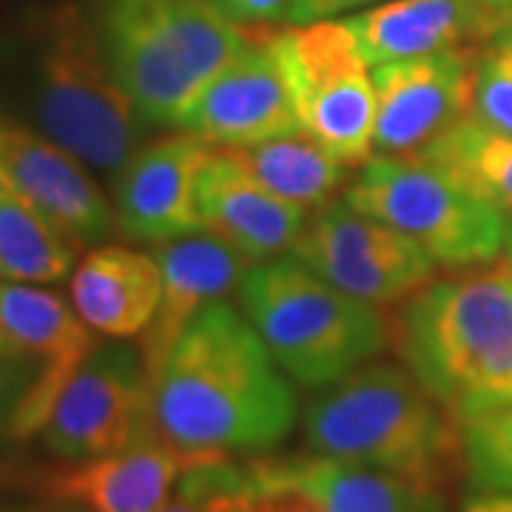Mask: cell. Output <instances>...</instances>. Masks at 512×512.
Listing matches in <instances>:
<instances>
[{"mask_svg":"<svg viewBox=\"0 0 512 512\" xmlns=\"http://www.w3.org/2000/svg\"><path fill=\"white\" fill-rule=\"evenodd\" d=\"M151 430L205 456L271 453L296 424V390L245 313L228 302L194 316L148 370Z\"/></svg>","mask_w":512,"mask_h":512,"instance_id":"obj_1","label":"cell"},{"mask_svg":"<svg viewBox=\"0 0 512 512\" xmlns=\"http://www.w3.org/2000/svg\"><path fill=\"white\" fill-rule=\"evenodd\" d=\"M0 83L29 126L97 174L114 177L143 146L148 126L111 77L92 15L74 3L37 9L0 37Z\"/></svg>","mask_w":512,"mask_h":512,"instance_id":"obj_2","label":"cell"},{"mask_svg":"<svg viewBox=\"0 0 512 512\" xmlns=\"http://www.w3.org/2000/svg\"><path fill=\"white\" fill-rule=\"evenodd\" d=\"M390 339L458 424L512 402V271L476 265L430 279L404 299Z\"/></svg>","mask_w":512,"mask_h":512,"instance_id":"obj_3","label":"cell"},{"mask_svg":"<svg viewBox=\"0 0 512 512\" xmlns=\"http://www.w3.org/2000/svg\"><path fill=\"white\" fill-rule=\"evenodd\" d=\"M89 15L111 77L148 128H180L254 37L214 0H94Z\"/></svg>","mask_w":512,"mask_h":512,"instance_id":"obj_4","label":"cell"},{"mask_svg":"<svg viewBox=\"0 0 512 512\" xmlns=\"http://www.w3.org/2000/svg\"><path fill=\"white\" fill-rule=\"evenodd\" d=\"M305 441L319 456L444 490L461 464V424L399 365H362L305 410Z\"/></svg>","mask_w":512,"mask_h":512,"instance_id":"obj_5","label":"cell"},{"mask_svg":"<svg viewBox=\"0 0 512 512\" xmlns=\"http://www.w3.org/2000/svg\"><path fill=\"white\" fill-rule=\"evenodd\" d=\"M237 296L276 365L308 390L345 379L387 345L382 313L333 288L293 254L256 262Z\"/></svg>","mask_w":512,"mask_h":512,"instance_id":"obj_6","label":"cell"},{"mask_svg":"<svg viewBox=\"0 0 512 512\" xmlns=\"http://www.w3.org/2000/svg\"><path fill=\"white\" fill-rule=\"evenodd\" d=\"M345 202L413 239L441 268L490 265L504 251L510 217L421 157H373Z\"/></svg>","mask_w":512,"mask_h":512,"instance_id":"obj_7","label":"cell"},{"mask_svg":"<svg viewBox=\"0 0 512 512\" xmlns=\"http://www.w3.org/2000/svg\"><path fill=\"white\" fill-rule=\"evenodd\" d=\"M299 128L345 168L373 160L376 86L345 20L293 23L274 32Z\"/></svg>","mask_w":512,"mask_h":512,"instance_id":"obj_8","label":"cell"},{"mask_svg":"<svg viewBox=\"0 0 512 512\" xmlns=\"http://www.w3.org/2000/svg\"><path fill=\"white\" fill-rule=\"evenodd\" d=\"M151 430L148 367L137 345L106 339L52 404L37 439L63 464L123 450Z\"/></svg>","mask_w":512,"mask_h":512,"instance_id":"obj_9","label":"cell"},{"mask_svg":"<svg viewBox=\"0 0 512 512\" xmlns=\"http://www.w3.org/2000/svg\"><path fill=\"white\" fill-rule=\"evenodd\" d=\"M251 512H447L444 490L319 453L237 461Z\"/></svg>","mask_w":512,"mask_h":512,"instance_id":"obj_10","label":"cell"},{"mask_svg":"<svg viewBox=\"0 0 512 512\" xmlns=\"http://www.w3.org/2000/svg\"><path fill=\"white\" fill-rule=\"evenodd\" d=\"M291 254L333 288L373 308L413 296L436 271V262L413 239L348 202L319 208Z\"/></svg>","mask_w":512,"mask_h":512,"instance_id":"obj_11","label":"cell"},{"mask_svg":"<svg viewBox=\"0 0 512 512\" xmlns=\"http://www.w3.org/2000/svg\"><path fill=\"white\" fill-rule=\"evenodd\" d=\"M478 49L393 60L373 69L379 157H419L473 111Z\"/></svg>","mask_w":512,"mask_h":512,"instance_id":"obj_12","label":"cell"},{"mask_svg":"<svg viewBox=\"0 0 512 512\" xmlns=\"http://www.w3.org/2000/svg\"><path fill=\"white\" fill-rule=\"evenodd\" d=\"M0 336L32 370V387L15 416V439H32L100 336L60 293L18 282H0Z\"/></svg>","mask_w":512,"mask_h":512,"instance_id":"obj_13","label":"cell"},{"mask_svg":"<svg viewBox=\"0 0 512 512\" xmlns=\"http://www.w3.org/2000/svg\"><path fill=\"white\" fill-rule=\"evenodd\" d=\"M0 171L3 183L80 248L100 245L117 231L114 205L94 183L89 165L15 117H0Z\"/></svg>","mask_w":512,"mask_h":512,"instance_id":"obj_14","label":"cell"},{"mask_svg":"<svg viewBox=\"0 0 512 512\" xmlns=\"http://www.w3.org/2000/svg\"><path fill=\"white\" fill-rule=\"evenodd\" d=\"M180 131L214 148L251 146L302 131L274 32H254L251 43L191 103Z\"/></svg>","mask_w":512,"mask_h":512,"instance_id":"obj_15","label":"cell"},{"mask_svg":"<svg viewBox=\"0 0 512 512\" xmlns=\"http://www.w3.org/2000/svg\"><path fill=\"white\" fill-rule=\"evenodd\" d=\"M214 151L188 131L137 148L111 180L117 228L151 245L202 231L197 177Z\"/></svg>","mask_w":512,"mask_h":512,"instance_id":"obj_16","label":"cell"},{"mask_svg":"<svg viewBox=\"0 0 512 512\" xmlns=\"http://www.w3.org/2000/svg\"><path fill=\"white\" fill-rule=\"evenodd\" d=\"M217 458L228 456L188 453L148 433L109 456L60 461L57 470L43 476L40 493L83 512H160L191 470Z\"/></svg>","mask_w":512,"mask_h":512,"instance_id":"obj_17","label":"cell"},{"mask_svg":"<svg viewBox=\"0 0 512 512\" xmlns=\"http://www.w3.org/2000/svg\"><path fill=\"white\" fill-rule=\"evenodd\" d=\"M370 66L478 49L512 29V9L484 0H384L345 18Z\"/></svg>","mask_w":512,"mask_h":512,"instance_id":"obj_18","label":"cell"},{"mask_svg":"<svg viewBox=\"0 0 512 512\" xmlns=\"http://www.w3.org/2000/svg\"><path fill=\"white\" fill-rule=\"evenodd\" d=\"M151 254L160 265L163 296L154 322L137 345L148 370L163 362L165 353L194 316H200L214 302H225L228 293H237L245 274L256 265L245 254H239L234 245L208 231L160 242Z\"/></svg>","mask_w":512,"mask_h":512,"instance_id":"obj_19","label":"cell"},{"mask_svg":"<svg viewBox=\"0 0 512 512\" xmlns=\"http://www.w3.org/2000/svg\"><path fill=\"white\" fill-rule=\"evenodd\" d=\"M197 211L202 231L234 245L251 262L291 254L311 220V211L279 200L222 151H214L197 177Z\"/></svg>","mask_w":512,"mask_h":512,"instance_id":"obj_20","label":"cell"},{"mask_svg":"<svg viewBox=\"0 0 512 512\" xmlns=\"http://www.w3.org/2000/svg\"><path fill=\"white\" fill-rule=\"evenodd\" d=\"M163 296V276L154 254L126 245H97L72 274V305L100 336L128 342L154 322Z\"/></svg>","mask_w":512,"mask_h":512,"instance_id":"obj_21","label":"cell"},{"mask_svg":"<svg viewBox=\"0 0 512 512\" xmlns=\"http://www.w3.org/2000/svg\"><path fill=\"white\" fill-rule=\"evenodd\" d=\"M217 151L231 157L251 180L279 200L293 202L305 211L325 208L345 177V165L305 131Z\"/></svg>","mask_w":512,"mask_h":512,"instance_id":"obj_22","label":"cell"},{"mask_svg":"<svg viewBox=\"0 0 512 512\" xmlns=\"http://www.w3.org/2000/svg\"><path fill=\"white\" fill-rule=\"evenodd\" d=\"M83 248L49 222L32 202L0 185V279L52 285L74 274Z\"/></svg>","mask_w":512,"mask_h":512,"instance_id":"obj_23","label":"cell"},{"mask_svg":"<svg viewBox=\"0 0 512 512\" xmlns=\"http://www.w3.org/2000/svg\"><path fill=\"white\" fill-rule=\"evenodd\" d=\"M419 157L447 168L478 197L512 217V137L467 117Z\"/></svg>","mask_w":512,"mask_h":512,"instance_id":"obj_24","label":"cell"},{"mask_svg":"<svg viewBox=\"0 0 512 512\" xmlns=\"http://www.w3.org/2000/svg\"><path fill=\"white\" fill-rule=\"evenodd\" d=\"M461 464L476 493H512V402L461 424Z\"/></svg>","mask_w":512,"mask_h":512,"instance_id":"obj_25","label":"cell"},{"mask_svg":"<svg viewBox=\"0 0 512 512\" xmlns=\"http://www.w3.org/2000/svg\"><path fill=\"white\" fill-rule=\"evenodd\" d=\"M470 117L512 137V29L478 49Z\"/></svg>","mask_w":512,"mask_h":512,"instance_id":"obj_26","label":"cell"},{"mask_svg":"<svg viewBox=\"0 0 512 512\" xmlns=\"http://www.w3.org/2000/svg\"><path fill=\"white\" fill-rule=\"evenodd\" d=\"M160 512H251L234 458L200 464L183 478L174 498Z\"/></svg>","mask_w":512,"mask_h":512,"instance_id":"obj_27","label":"cell"},{"mask_svg":"<svg viewBox=\"0 0 512 512\" xmlns=\"http://www.w3.org/2000/svg\"><path fill=\"white\" fill-rule=\"evenodd\" d=\"M32 387V370L12 350H0V436L15 439V416Z\"/></svg>","mask_w":512,"mask_h":512,"instance_id":"obj_28","label":"cell"},{"mask_svg":"<svg viewBox=\"0 0 512 512\" xmlns=\"http://www.w3.org/2000/svg\"><path fill=\"white\" fill-rule=\"evenodd\" d=\"M214 3L239 23H276V20H291L296 0H214Z\"/></svg>","mask_w":512,"mask_h":512,"instance_id":"obj_29","label":"cell"},{"mask_svg":"<svg viewBox=\"0 0 512 512\" xmlns=\"http://www.w3.org/2000/svg\"><path fill=\"white\" fill-rule=\"evenodd\" d=\"M382 0H296L291 12V23H316V20H330L345 12H356Z\"/></svg>","mask_w":512,"mask_h":512,"instance_id":"obj_30","label":"cell"},{"mask_svg":"<svg viewBox=\"0 0 512 512\" xmlns=\"http://www.w3.org/2000/svg\"><path fill=\"white\" fill-rule=\"evenodd\" d=\"M458 512H512V493H473Z\"/></svg>","mask_w":512,"mask_h":512,"instance_id":"obj_31","label":"cell"},{"mask_svg":"<svg viewBox=\"0 0 512 512\" xmlns=\"http://www.w3.org/2000/svg\"><path fill=\"white\" fill-rule=\"evenodd\" d=\"M0 512H83L74 504L66 501H55V498H32V501H9V504H0Z\"/></svg>","mask_w":512,"mask_h":512,"instance_id":"obj_32","label":"cell"},{"mask_svg":"<svg viewBox=\"0 0 512 512\" xmlns=\"http://www.w3.org/2000/svg\"><path fill=\"white\" fill-rule=\"evenodd\" d=\"M504 254H507V268L512 271V217L507 220V237H504Z\"/></svg>","mask_w":512,"mask_h":512,"instance_id":"obj_33","label":"cell"},{"mask_svg":"<svg viewBox=\"0 0 512 512\" xmlns=\"http://www.w3.org/2000/svg\"><path fill=\"white\" fill-rule=\"evenodd\" d=\"M484 3H490L495 9H512V0H484Z\"/></svg>","mask_w":512,"mask_h":512,"instance_id":"obj_34","label":"cell"},{"mask_svg":"<svg viewBox=\"0 0 512 512\" xmlns=\"http://www.w3.org/2000/svg\"><path fill=\"white\" fill-rule=\"evenodd\" d=\"M0 282H3V279H0ZM0 350H9L6 345H3V336H0Z\"/></svg>","mask_w":512,"mask_h":512,"instance_id":"obj_35","label":"cell"},{"mask_svg":"<svg viewBox=\"0 0 512 512\" xmlns=\"http://www.w3.org/2000/svg\"><path fill=\"white\" fill-rule=\"evenodd\" d=\"M0 185H3V171H0Z\"/></svg>","mask_w":512,"mask_h":512,"instance_id":"obj_36","label":"cell"}]
</instances>
